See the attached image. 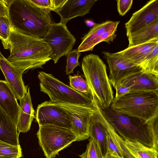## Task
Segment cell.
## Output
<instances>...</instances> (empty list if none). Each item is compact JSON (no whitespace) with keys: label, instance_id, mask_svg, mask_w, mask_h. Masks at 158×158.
I'll return each instance as SVG.
<instances>
[{"label":"cell","instance_id":"6da1fadb","mask_svg":"<svg viewBox=\"0 0 158 158\" xmlns=\"http://www.w3.org/2000/svg\"><path fill=\"white\" fill-rule=\"evenodd\" d=\"M9 49L7 60L23 73L29 69L42 68L51 60V48L42 38L22 34L12 27Z\"/></svg>","mask_w":158,"mask_h":158},{"label":"cell","instance_id":"7a4b0ae2","mask_svg":"<svg viewBox=\"0 0 158 158\" xmlns=\"http://www.w3.org/2000/svg\"><path fill=\"white\" fill-rule=\"evenodd\" d=\"M8 7L11 27L22 34L42 38L52 23L50 11L30 0H12Z\"/></svg>","mask_w":158,"mask_h":158},{"label":"cell","instance_id":"3957f363","mask_svg":"<svg viewBox=\"0 0 158 158\" xmlns=\"http://www.w3.org/2000/svg\"><path fill=\"white\" fill-rule=\"evenodd\" d=\"M101 108L106 120L123 139L138 142L153 148L152 139H156L158 136V115L147 122L117 113L110 107Z\"/></svg>","mask_w":158,"mask_h":158},{"label":"cell","instance_id":"277c9868","mask_svg":"<svg viewBox=\"0 0 158 158\" xmlns=\"http://www.w3.org/2000/svg\"><path fill=\"white\" fill-rule=\"evenodd\" d=\"M81 68L91 96L95 97L101 107H110L114 97L105 63L98 55L90 54L83 58Z\"/></svg>","mask_w":158,"mask_h":158},{"label":"cell","instance_id":"5b68a950","mask_svg":"<svg viewBox=\"0 0 158 158\" xmlns=\"http://www.w3.org/2000/svg\"><path fill=\"white\" fill-rule=\"evenodd\" d=\"M110 107L117 113L147 122L158 115V91H131L114 98Z\"/></svg>","mask_w":158,"mask_h":158},{"label":"cell","instance_id":"8992f818","mask_svg":"<svg viewBox=\"0 0 158 158\" xmlns=\"http://www.w3.org/2000/svg\"><path fill=\"white\" fill-rule=\"evenodd\" d=\"M40 91L47 94L55 103H70L92 106L90 96L77 91L54 77L51 74L39 72Z\"/></svg>","mask_w":158,"mask_h":158},{"label":"cell","instance_id":"52a82bcc","mask_svg":"<svg viewBox=\"0 0 158 158\" xmlns=\"http://www.w3.org/2000/svg\"><path fill=\"white\" fill-rule=\"evenodd\" d=\"M36 135L46 158H54L59 152L77 141L71 129L51 125H39Z\"/></svg>","mask_w":158,"mask_h":158},{"label":"cell","instance_id":"ba28073f","mask_svg":"<svg viewBox=\"0 0 158 158\" xmlns=\"http://www.w3.org/2000/svg\"><path fill=\"white\" fill-rule=\"evenodd\" d=\"M66 24L60 22H52L42 38L51 48L50 57L54 64L72 50L76 41V39L68 30Z\"/></svg>","mask_w":158,"mask_h":158},{"label":"cell","instance_id":"9c48e42d","mask_svg":"<svg viewBox=\"0 0 158 158\" xmlns=\"http://www.w3.org/2000/svg\"><path fill=\"white\" fill-rule=\"evenodd\" d=\"M58 104L67 111L71 122V130L76 136L77 141L88 139L89 122L95 110L93 104L86 106L66 103Z\"/></svg>","mask_w":158,"mask_h":158},{"label":"cell","instance_id":"30bf717a","mask_svg":"<svg viewBox=\"0 0 158 158\" xmlns=\"http://www.w3.org/2000/svg\"><path fill=\"white\" fill-rule=\"evenodd\" d=\"M35 118L39 125H51L71 128L70 118L67 110L59 104L50 101L38 105Z\"/></svg>","mask_w":158,"mask_h":158},{"label":"cell","instance_id":"8fae6325","mask_svg":"<svg viewBox=\"0 0 158 158\" xmlns=\"http://www.w3.org/2000/svg\"><path fill=\"white\" fill-rule=\"evenodd\" d=\"M109 69V79L114 88L124 79L141 72V69L124 60L117 53L102 52Z\"/></svg>","mask_w":158,"mask_h":158},{"label":"cell","instance_id":"7c38bea8","mask_svg":"<svg viewBox=\"0 0 158 158\" xmlns=\"http://www.w3.org/2000/svg\"><path fill=\"white\" fill-rule=\"evenodd\" d=\"M158 20V0L148 2L134 12L125 24L127 37L136 31Z\"/></svg>","mask_w":158,"mask_h":158},{"label":"cell","instance_id":"4fadbf2b","mask_svg":"<svg viewBox=\"0 0 158 158\" xmlns=\"http://www.w3.org/2000/svg\"><path fill=\"white\" fill-rule=\"evenodd\" d=\"M0 69L17 99L23 98L27 93V86H25L22 79L23 72L11 64L0 51Z\"/></svg>","mask_w":158,"mask_h":158},{"label":"cell","instance_id":"5bb4252c","mask_svg":"<svg viewBox=\"0 0 158 158\" xmlns=\"http://www.w3.org/2000/svg\"><path fill=\"white\" fill-rule=\"evenodd\" d=\"M97 0H67L56 13L60 18V22L66 24L71 19L81 17L89 13Z\"/></svg>","mask_w":158,"mask_h":158},{"label":"cell","instance_id":"9a60e30c","mask_svg":"<svg viewBox=\"0 0 158 158\" xmlns=\"http://www.w3.org/2000/svg\"><path fill=\"white\" fill-rule=\"evenodd\" d=\"M157 46L158 39L154 40L140 45L128 47L116 53L125 60L141 69L148 55Z\"/></svg>","mask_w":158,"mask_h":158},{"label":"cell","instance_id":"2e32d148","mask_svg":"<svg viewBox=\"0 0 158 158\" xmlns=\"http://www.w3.org/2000/svg\"><path fill=\"white\" fill-rule=\"evenodd\" d=\"M119 84L129 88L131 92L158 91V76L140 72L124 79Z\"/></svg>","mask_w":158,"mask_h":158},{"label":"cell","instance_id":"e0dca14e","mask_svg":"<svg viewBox=\"0 0 158 158\" xmlns=\"http://www.w3.org/2000/svg\"><path fill=\"white\" fill-rule=\"evenodd\" d=\"M17 100L6 81L0 80V107L16 126L20 109Z\"/></svg>","mask_w":158,"mask_h":158},{"label":"cell","instance_id":"ac0fdd59","mask_svg":"<svg viewBox=\"0 0 158 158\" xmlns=\"http://www.w3.org/2000/svg\"><path fill=\"white\" fill-rule=\"evenodd\" d=\"M19 102L20 112L17 129L19 133H26L29 130L32 122L35 118L29 88L24 97Z\"/></svg>","mask_w":158,"mask_h":158},{"label":"cell","instance_id":"d6986e66","mask_svg":"<svg viewBox=\"0 0 158 158\" xmlns=\"http://www.w3.org/2000/svg\"><path fill=\"white\" fill-rule=\"evenodd\" d=\"M17 126L0 107V140L15 146L20 145Z\"/></svg>","mask_w":158,"mask_h":158},{"label":"cell","instance_id":"ffe728a7","mask_svg":"<svg viewBox=\"0 0 158 158\" xmlns=\"http://www.w3.org/2000/svg\"><path fill=\"white\" fill-rule=\"evenodd\" d=\"M128 38V47L158 39V20L136 31Z\"/></svg>","mask_w":158,"mask_h":158},{"label":"cell","instance_id":"44dd1931","mask_svg":"<svg viewBox=\"0 0 158 158\" xmlns=\"http://www.w3.org/2000/svg\"><path fill=\"white\" fill-rule=\"evenodd\" d=\"M114 22L113 21L108 20L95 24L88 32L81 38L82 41L77 48L78 51L80 52H86L89 44L109 28Z\"/></svg>","mask_w":158,"mask_h":158},{"label":"cell","instance_id":"7402d4cb","mask_svg":"<svg viewBox=\"0 0 158 158\" xmlns=\"http://www.w3.org/2000/svg\"><path fill=\"white\" fill-rule=\"evenodd\" d=\"M122 142L129 152L138 158H158V151L153 148L146 147L137 141L123 139Z\"/></svg>","mask_w":158,"mask_h":158},{"label":"cell","instance_id":"603a6c76","mask_svg":"<svg viewBox=\"0 0 158 158\" xmlns=\"http://www.w3.org/2000/svg\"><path fill=\"white\" fill-rule=\"evenodd\" d=\"M107 137V152L110 155L120 158H125L123 154L119 138L120 136L108 123Z\"/></svg>","mask_w":158,"mask_h":158},{"label":"cell","instance_id":"cb8c5ba5","mask_svg":"<svg viewBox=\"0 0 158 158\" xmlns=\"http://www.w3.org/2000/svg\"><path fill=\"white\" fill-rule=\"evenodd\" d=\"M141 72L158 76V46L154 48L144 60Z\"/></svg>","mask_w":158,"mask_h":158},{"label":"cell","instance_id":"d4e9b609","mask_svg":"<svg viewBox=\"0 0 158 158\" xmlns=\"http://www.w3.org/2000/svg\"><path fill=\"white\" fill-rule=\"evenodd\" d=\"M120 22L114 21L112 25L101 35L92 42L88 46L86 51H92L94 47L97 44L102 42L108 43L113 42L116 36V31Z\"/></svg>","mask_w":158,"mask_h":158},{"label":"cell","instance_id":"484cf974","mask_svg":"<svg viewBox=\"0 0 158 158\" xmlns=\"http://www.w3.org/2000/svg\"><path fill=\"white\" fill-rule=\"evenodd\" d=\"M22 157L20 145H13L0 140V158H19Z\"/></svg>","mask_w":158,"mask_h":158},{"label":"cell","instance_id":"4316f807","mask_svg":"<svg viewBox=\"0 0 158 158\" xmlns=\"http://www.w3.org/2000/svg\"><path fill=\"white\" fill-rule=\"evenodd\" d=\"M11 28L8 17H0V40L4 49L9 48V41Z\"/></svg>","mask_w":158,"mask_h":158},{"label":"cell","instance_id":"83f0119b","mask_svg":"<svg viewBox=\"0 0 158 158\" xmlns=\"http://www.w3.org/2000/svg\"><path fill=\"white\" fill-rule=\"evenodd\" d=\"M69 85L71 88L86 95H90V90L86 80L81 75H69Z\"/></svg>","mask_w":158,"mask_h":158},{"label":"cell","instance_id":"f1b7e54d","mask_svg":"<svg viewBox=\"0 0 158 158\" xmlns=\"http://www.w3.org/2000/svg\"><path fill=\"white\" fill-rule=\"evenodd\" d=\"M35 6L57 12L67 0H30Z\"/></svg>","mask_w":158,"mask_h":158},{"label":"cell","instance_id":"f546056e","mask_svg":"<svg viewBox=\"0 0 158 158\" xmlns=\"http://www.w3.org/2000/svg\"><path fill=\"white\" fill-rule=\"evenodd\" d=\"M89 141L85 151L79 156L81 158H102V153L96 142L90 138Z\"/></svg>","mask_w":158,"mask_h":158},{"label":"cell","instance_id":"4dcf8cb0","mask_svg":"<svg viewBox=\"0 0 158 158\" xmlns=\"http://www.w3.org/2000/svg\"><path fill=\"white\" fill-rule=\"evenodd\" d=\"M81 54L77 49L72 50L67 55L66 68V74L67 75L73 73L74 69L80 65L78 61Z\"/></svg>","mask_w":158,"mask_h":158},{"label":"cell","instance_id":"1f68e13d","mask_svg":"<svg viewBox=\"0 0 158 158\" xmlns=\"http://www.w3.org/2000/svg\"><path fill=\"white\" fill-rule=\"evenodd\" d=\"M117 8L119 14L124 15L130 9L133 3L132 0H116Z\"/></svg>","mask_w":158,"mask_h":158},{"label":"cell","instance_id":"d6a6232c","mask_svg":"<svg viewBox=\"0 0 158 158\" xmlns=\"http://www.w3.org/2000/svg\"><path fill=\"white\" fill-rule=\"evenodd\" d=\"M116 90L115 98H119L131 92L130 89L124 85L119 84L114 88Z\"/></svg>","mask_w":158,"mask_h":158},{"label":"cell","instance_id":"836d02e7","mask_svg":"<svg viewBox=\"0 0 158 158\" xmlns=\"http://www.w3.org/2000/svg\"><path fill=\"white\" fill-rule=\"evenodd\" d=\"M123 139L120 136L119 141L122 149L123 154L125 158H138L130 153L126 148L122 142Z\"/></svg>","mask_w":158,"mask_h":158},{"label":"cell","instance_id":"e575fe53","mask_svg":"<svg viewBox=\"0 0 158 158\" xmlns=\"http://www.w3.org/2000/svg\"><path fill=\"white\" fill-rule=\"evenodd\" d=\"M8 8L2 0H0V17H8Z\"/></svg>","mask_w":158,"mask_h":158},{"label":"cell","instance_id":"d590c367","mask_svg":"<svg viewBox=\"0 0 158 158\" xmlns=\"http://www.w3.org/2000/svg\"><path fill=\"white\" fill-rule=\"evenodd\" d=\"M86 25L89 27L93 26L95 24L92 21L87 20L85 21Z\"/></svg>","mask_w":158,"mask_h":158},{"label":"cell","instance_id":"8d00e7d4","mask_svg":"<svg viewBox=\"0 0 158 158\" xmlns=\"http://www.w3.org/2000/svg\"><path fill=\"white\" fill-rule=\"evenodd\" d=\"M102 158H120L113 156L110 155L109 153L107 152V153L104 156H102Z\"/></svg>","mask_w":158,"mask_h":158}]
</instances>
